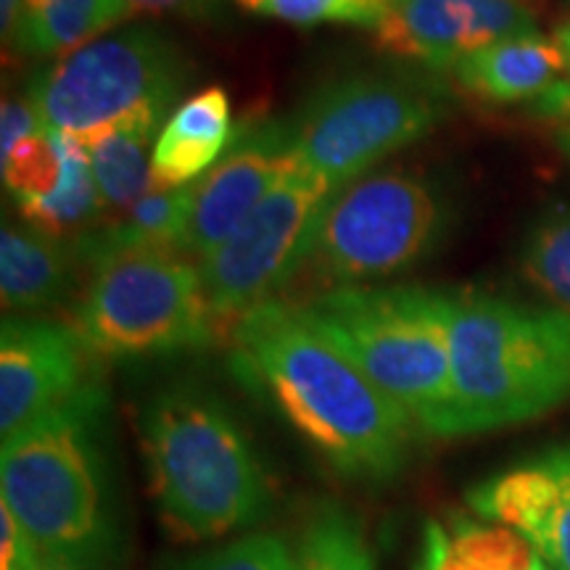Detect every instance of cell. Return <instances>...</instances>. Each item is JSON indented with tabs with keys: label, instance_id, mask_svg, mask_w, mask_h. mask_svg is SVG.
Wrapping results in <instances>:
<instances>
[{
	"label": "cell",
	"instance_id": "2e32d148",
	"mask_svg": "<svg viewBox=\"0 0 570 570\" xmlns=\"http://www.w3.org/2000/svg\"><path fill=\"white\" fill-rule=\"evenodd\" d=\"M570 67L558 40L523 35L491 42L454 67V77L470 96L489 104H531Z\"/></svg>",
	"mask_w": 570,
	"mask_h": 570
},
{
	"label": "cell",
	"instance_id": "d6a6232c",
	"mask_svg": "<svg viewBox=\"0 0 570 570\" xmlns=\"http://www.w3.org/2000/svg\"><path fill=\"white\" fill-rule=\"evenodd\" d=\"M32 570H96V568H88V566H80V562H71V560L53 558V554L40 552Z\"/></svg>",
	"mask_w": 570,
	"mask_h": 570
},
{
	"label": "cell",
	"instance_id": "484cf974",
	"mask_svg": "<svg viewBox=\"0 0 570 570\" xmlns=\"http://www.w3.org/2000/svg\"><path fill=\"white\" fill-rule=\"evenodd\" d=\"M161 570H296L294 544L281 533L248 531L164 562Z\"/></svg>",
	"mask_w": 570,
	"mask_h": 570
},
{
	"label": "cell",
	"instance_id": "7a4b0ae2",
	"mask_svg": "<svg viewBox=\"0 0 570 570\" xmlns=\"http://www.w3.org/2000/svg\"><path fill=\"white\" fill-rule=\"evenodd\" d=\"M138 425L148 489L175 541H225L269 518L275 494L265 460L214 391L169 383L142 404Z\"/></svg>",
	"mask_w": 570,
	"mask_h": 570
},
{
	"label": "cell",
	"instance_id": "5bb4252c",
	"mask_svg": "<svg viewBox=\"0 0 570 570\" xmlns=\"http://www.w3.org/2000/svg\"><path fill=\"white\" fill-rule=\"evenodd\" d=\"M468 508L520 533L552 570H570V441L481 481Z\"/></svg>",
	"mask_w": 570,
	"mask_h": 570
},
{
	"label": "cell",
	"instance_id": "9a60e30c",
	"mask_svg": "<svg viewBox=\"0 0 570 570\" xmlns=\"http://www.w3.org/2000/svg\"><path fill=\"white\" fill-rule=\"evenodd\" d=\"M230 98L223 88H206L188 98L161 127L151 154L156 188L194 185L223 159L233 140Z\"/></svg>",
	"mask_w": 570,
	"mask_h": 570
},
{
	"label": "cell",
	"instance_id": "ffe728a7",
	"mask_svg": "<svg viewBox=\"0 0 570 570\" xmlns=\"http://www.w3.org/2000/svg\"><path fill=\"white\" fill-rule=\"evenodd\" d=\"M161 122L164 117H156V114H140L122 125L82 138L106 209H132L156 190L151 154L161 132Z\"/></svg>",
	"mask_w": 570,
	"mask_h": 570
},
{
	"label": "cell",
	"instance_id": "cb8c5ba5",
	"mask_svg": "<svg viewBox=\"0 0 570 570\" xmlns=\"http://www.w3.org/2000/svg\"><path fill=\"white\" fill-rule=\"evenodd\" d=\"M518 267L554 309L570 315V204H554L529 225Z\"/></svg>",
	"mask_w": 570,
	"mask_h": 570
},
{
	"label": "cell",
	"instance_id": "6da1fadb",
	"mask_svg": "<svg viewBox=\"0 0 570 570\" xmlns=\"http://www.w3.org/2000/svg\"><path fill=\"white\" fill-rule=\"evenodd\" d=\"M230 367L341 479L389 487L410 465L415 423L298 304L273 298L246 312L230 327Z\"/></svg>",
	"mask_w": 570,
	"mask_h": 570
},
{
	"label": "cell",
	"instance_id": "7402d4cb",
	"mask_svg": "<svg viewBox=\"0 0 570 570\" xmlns=\"http://www.w3.org/2000/svg\"><path fill=\"white\" fill-rule=\"evenodd\" d=\"M296 570H375L373 547L344 504L323 499L304 518L294 541Z\"/></svg>",
	"mask_w": 570,
	"mask_h": 570
},
{
	"label": "cell",
	"instance_id": "d4e9b609",
	"mask_svg": "<svg viewBox=\"0 0 570 570\" xmlns=\"http://www.w3.org/2000/svg\"><path fill=\"white\" fill-rule=\"evenodd\" d=\"M67 175V135L40 130L3 156V183L13 204L53 196Z\"/></svg>",
	"mask_w": 570,
	"mask_h": 570
},
{
	"label": "cell",
	"instance_id": "ba28073f",
	"mask_svg": "<svg viewBox=\"0 0 570 570\" xmlns=\"http://www.w3.org/2000/svg\"><path fill=\"white\" fill-rule=\"evenodd\" d=\"M454 227V198L436 177L383 169L344 185L323 219L306 267L331 288L407 273Z\"/></svg>",
	"mask_w": 570,
	"mask_h": 570
},
{
	"label": "cell",
	"instance_id": "83f0119b",
	"mask_svg": "<svg viewBox=\"0 0 570 570\" xmlns=\"http://www.w3.org/2000/svg\"><path fill=\"white\" fill-rule=\"evenodd\" d=\"M38 554L40 550L30 533L21 529L9 508L0 504V570H32Z\"/></svg>",
	"mask_w": 570,
	"mask_h": 570
},
{
	"label": "cell",
	"instance_id": "7c38bea8",
	"mask_svg": "<svg viewBox=\"0 0 570 570\" xmlns=\"http://www.w3.org/2000/svg\"><path fill=\"white\" fill-rule=\"evenodd\" d=\"M296 164L291 119L256 117L235 125L233 140L196 183L194 212L177 254L202 262L246 223Z\"/></svg>",
	"mask_w": 570,
	"mask_h": 570
},
{
	"label": "cell",
	"instance_id": "ac0fdd59",
	"mask_svg": "<svg viewBox=\"0 0 570 570\" xmlns=\"http://www.w3.org/2000/svg\"><path fill=\"white\" fill-rule=\"evenodd\" d=\"M415 570H552L520 533L483 518L449 515L423 529Z\"/></svg>",
	"mask_w": 570,
	"mask_h": 570
},
{
	"label": "cell",
	"instance_id": "d6986e66",
	"mask_svg": "<svg viewBox=\"0 0 570 570\" xmlns=\"http://www.w3.org/2000/svg\"><path fill=\"white\" fill-rule=\"evenodd\" d=\"M194 185H183V188H156L142 202L117 223L104 227H92V230L77 235L75 244L77 259L82 267H92L98 262L109 259L114 254L125 252H175L180 246L185 227L190 223V212H194Z\"/></svg>",
	"mask_w": 570,
	"mask_h": 570
},
{
	"label": "cell",
	"instance_id": "4316f807",
	"mask_svg": "<svg viewBox=\"0 0 570 570\" xmlns=\"http://www.w3.org/2000/svg\"><path fill=\"white\" fill-rule=\"evenodd\" d=\"M391 6H394V0H265L256 13L298 27L336 21V24L377 30L383 19L389 17Z\"/></svg>",
	"mask_w": 570,
	"mask_h": 570
},
{
	"label": "cell",
	"instance_id": "8fae6325",
	"mask_svg": "<svg viewBox=\"0 0 570 570\" xmlns=\"http://www.w3.org/2000/svg\"><path fill=\"white\" fill-rule=\"evenodd\" d=\"M106 389L101 356L71 323L3 320L0 331V436Z\"/></svg>",
	"mask_w": 570,
	"mask_h": 570
},
{
	"label": "cell",
	"instance_id": "e575fe53",
	"mask_svg": "<svg viewBox=\"0 0 570 570\" xmlns=\"http://www.w3.org/2000/svg\"><path fill=\"white\" fill-rule=\"evenodd\" d=\"M554 40L560 42L562 51H566V53H568V59H570V21H568V24L558 27V32H554Z\"/></svg>",
	"mask_w": 570,
	"mask_h": 570
},
{
	"label": "cell",
	"instance_id": "f546056e",
	"mask_svg": "<svg viewBox=\"0 0 570 570\" xmlns=\"http://www.w3.org/2000/svg\"><path fill=\"white\" fill-rule=\"evenodd\" d=\"M531 109L539 119H554V122L570 125V80H558L541 96L531 101Z\"/></svg>",
	"mask_w": 570,
	"mask_h": 570
},
{
	"label": "cell",
	"instance_id": "3957f363",
	"mask_svg": "<svg viewBox=\"0 0 570 570\" xmlns=\"http://www.w3.org/2000/svg\"><path fill=\"white\" fill-rule=\"evenodd\" d=\"M106 389L21 428L0 449V504L40 552L117 570L125 552L109 460Z\"/></svg>",
	"mask_w": 570,
	"mask_h": 570
},
{
	"label": "cell",
	"instance_id": "5b68a950",
	"mask_svg": "<svg viewBox=\"0 0 570 570\" xmlns=\"http://www.w3.org/2000/svg\"><path fill=\"white\" fill-rule=\"evenodd\" d=\"M298 306L415 423L417 433L452 439L449 291L344 285Z\"/></svg>",
	"mask_w": 570,
	"mask_h": 570
},
{
	"label": "cell",
	"instance_id": "d590c367",
	"mask_svg": "<svg viewBox=\"0 0 570 570\" xmlns=\"http://www.w3.org/2000/svg\"><path fill=\"white\" fill-rule=\"evenodd\" d=\"M558 142H560V148H562V151H566V154L570 156V125L562 127L560 135H558Z\"/></svg>",
	"mask_w": 570,
	"mask_h": 570
},
{
	"label": "cell",
	"instance_id": "8992f818",
	"mask_svg": "<svg viewBox=\"0 0 570 570\" xmlns=\"http://www.w3.org/2000/svg\"><path fill=\"white\" fill-rule=\"evenodd\" d=\"M452 90L431 69H370L309 92L294 117L296 161L333 188L365 177L446 119Z\"/></svg>",
	"mask_w": 570,
	"mask_h": 570
},
{
	"label": "cell",
	"instance_id": "30bf717a",
	"mask_svg": "<svg viewBox=\"0 0 570 570\" xmlns=\"http://www.w3.org/2000/svg\"><path fill=\"white\" fill-rule=\"evenodd\" d=\"M338 190L296 161L246 223L198 262L219 327L273 302L306 267L320 219Z\"/></svg>",
	"mask_w": 570,
	"mask_h": 570
},
{
	"label": "cell",
	"instance_id": "8d00e7d4",
	"mask_svg": "<svg viewBox=\"0 0 570 570\" xmlns=\"http://www.w3.org/2000/svg\"><path fill=\"white\" fill-rule=\"evenodd\" d=\"M240 6H244V9H248V11H254L256 13V9H259L262 3H265V0H238Z\"/></svg>",
	"mask_w": 570,
	"mask_h": 570
},
{
	"label": "cell",
	"instance_id": "52a82bcc",
	"mask_svg": "<svg viewBox=\"0 0 570 570\" xmlns=\"http://www.w3.org/2000/svg\"><path fill=\"white\" fill-rule=\"evenodd\" d=\"M71 325L101 360L202 352L223 331L202 269L175 252H125L92 265Z\"/></svg>",
	"mask_w": 570,
	"mask_h": 570
},
{
	"label": "cell",
	"instance_id": "4fadbf2b",
	"mask_svg": "<svg viewBox=\"0 0 570 570\" xmlns=\"http://www.w3.org/2000/svg\"><path fill=\"white\" fill-rule=\"evenodd\" d=\"M539 35L525 0H394L375 30L383 53L449 71L491 42Z\"/></svg>",
	"mask_w": 570,
	"mask_h": 570
},
{
	"label": "cell",
	"instance_id": "4dcf8cb0",
	"mask_svg": "<svg viewBox=\"0 0 570 570\" xmlns=\"http://www.w3.org/2000/svg\"><path fill=\"white\" fill-rule=\"evenodd\" d=\"M132 13H188L196 17V0H127Z\"/></svg>",
	"mask_w": 570,
	"mask_h": 570
},
{
	"label": "cell",
	"instance_id": "1f68e13d",
	"mask_svg": "<svg viewBox=\"0 0 570 570\" xmlns=\"http://www.w3.org/2000/svg\"><path fill=\"white\" fill-rule=\"evenodd\" d=\"M27 0H0V30H3V46L9 48L13 35H17L19 19L24 13Z\"/></svg>",
	"mask_w": 570,
	"mask_h": 570
},
{
	"label": "cell",
	"instance_id": "836d02e7",
	"mask_svg": "<svg viewBox=\"0 0 570 570\" xmlns=\"http://www.w3.org/2000/svg\"><path fill=\"white\" fill-rule=\"evenodd\" d=\"M223 13V0H196V19H214Z\"/></svg>",
	"mask_w": 570,
	"mask_h": 570
},
{
	"label": "cell",
	"instance_id": "603a6c76",
	"mask_svg": "<svg viewBox=\"0 0 570 570\" xmlns=\"http://www.w3.org/2000/svg\"><path fill=\"white\" fill-rule=\"evenodd\" d=\"M17 209L27 219V225L56 235V238H67L80 230L88 233L96 227L106 206L82 140L67 135V175H63L59 190L40 202L19 204Z\"/></svg>",
	"mask_w": 570,
	"mask_h": 570
},
{
	"label": "cell",
	"instance_id": "f1b7e54d",
	"mask_svg": "<svg viewBox=\"0 0 570 570\" xmlns=\"http://www.w3.org/2000/svg\"><path fill=\"white\" fill-rule=\"evenodd\" d=\"M40 130H46V127H42L30 98H6L3 114H0V148H3V156H9L21 140L32 138Z\"/></svg>",
	"mask_w": 570,
	"mask_h": 570
},
{
	"label": "cell",
	"instance_id": "44dd1931",
	"mask_svg": "<svg viewBox=\"0 0 570 570\" xmlns=\"http://www.w3.org/2000/svg\"><path fill=\"white\" fill-rule=\"evenodd\" d=\"M127 17V0H27L9 48L19 56H69Z\"/></svg>",
	"mask_w": 570,
	"mask_h": 570
},
{
	"label": "cell",
	"instance_id": "9c48e42d",
	"mask_svg": "<svg viewBox=\"0 0 570 570\" xmlns=\"http://www.w3.org/2000/svg\"><path fill=\"white\" fill-rule=\"evenodd\" d=\"M188 75V59L169 35L130 27L40 69L27 98L46 130L82 140L140 114L164 117Z\"/></svg>",
	"mask_w": 570,
	"mask_h": 570
},
{
	"label": "cell",
	"instance_id": "277c9868",
	"mask_svg": "<svg viewBox=\"0 0 570 570\" xmlns=\"http://www.w3.org/2000/svg\"><path fill=\"white\" fill-rule=\"evenodd\" d=\"M452 439L520 425L570 399V315L449 291Z\"/></svg>",
	"mask_w": 570,
	"mask_h": 570
},
{
	"label": "cell",
	"instance_id": "e0dca14e",
	"mask_svg": "<svg viewBox=\"0 0 570 570\" xmlns=\"http://www.w3.org/2000/svg\"><path fill=\"white\" fill-rule=\"evenodd\" d=\"M75 244L32 225H3L0 233V294L6 312H42L61 304L75 281Z\"/></svg>",
	"mask_w": 570,
	"mask_h": 570
}]
</instances>
